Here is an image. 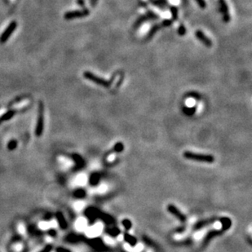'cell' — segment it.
<instances>
[{"instance_id": "obj_1", "label": "cell", "mask_w": 252, "mask_h": 252, "mask_svg": "<svg viewBox=\"0 0 252 252\" xmlns=\"http://www.w3.org/2000/svg\"><path fill=\"white\" fill-rule=\"evenodd\" d=\"M44 128V104L42 101L38 104V120H37L36 128H35V136L40 137L43 132Z\"/></svg>"}, {"instance_id": "obj_2", "label": "cell", "mask_w": 252, "mask_h": 252, "mask_svg": "<svg viewBox=\"0 0 252 252\" xmlns=\"http://www.w3.org/2000/svg\"><path fill=\"white\" fill-rule=\"evenodd\" d=\"M184 156L186 158H188V159H190V160H196L199 161V162H208V163H211L215 160L214 157L210 155V154H196V153L189 152V151L184 152Z\"/></svg>"}, {"instance_id": "obj_3", "label": "cell", "mask_w": 252, "mask_h": 252, "mask_svg": "<svg viewBox=\"0 0 252 252\" xmlns=\"http://www.w3.org/2000/svg\"><path fill=\"white\" fill-rule=\"evenodd\" d=\"M83 77L87 80L94 82V83L97 84L99 86L104 87H109L110 85H111V81L106 80L104 78H100V77L97 76V75H96V74H94L92 72H89V71L84 72Z\"/></svg>"}, {"instance_id": "obj_4", "label": "cell", "mask_w": 252, "mask_h": 252, "mask_svg": "<svg viewBox=\"0 0 252 252\" xmlns=\"http://www.w3.org/2000/svg\"><path fill=\"white\" fill-rule=\"evenodd\" d=\"M159 19V16L158 15H157L156 13H154V12L152 11H148V12H146V14L142 15L140 16L137 20H136V22L134 23V25H133V28L135 30L138 29L139 27L142 25L144 24V22L148 21V20H157Z\"/></svg>"}, {"instance_id": "obj_5", "label": "cell", "mask_w": 252, "mask_h": 252, "mask_svg": "<svg viewBox=\"0 0 252 252\" xmlns=\"http://www.w3.org/2000/svg\"><path fill=\"white\" fill-rule=\"evenodd\" d=\"M89 11L86 8L82 10H76V11H70L64 13V17L65 20H73L75 18H79V17H84L89 15Z\"/></svg>"}, {"instance_id": "obj_6", "label": "cell", "mask_w": 252, "mask_h": 252, "mask_svg": "<svg viewBox=\"0 0 252 252\" xmlns=\"http://www.w3.org/2000/svg\"><path fill=\"white\" fill-rule=\"evenodd\" d=\"M16 25H17V24H16V21L11 22L9 25L7 27L6 30H4L3 33L0 36V42L1 43H4L5 42H7V40L9 38V37L12 35V33L14 32V30H16Z\"/></svg>"}, {"instance_id": "obj_7", "label": "cell", "mask_w": 252, "mask_h": 252, "mask_svg": "<svg viewBox=\"0 0 252 252\" xmlns=\"http://www.w3.org/2000/svg\"><path fill=\"white\" fill-rule=\"evenodd\" d=\"M220 4V10L223 14V20L224 22H228L230 20V15L228 12V8L225 0H219Z\"/></svg>"}, {"instance_id": "obj_8", "label": "cell", "mask_w": 252, "mask_h": 252, "mask_svg": "<svg viewBox=\"0 0 252 252\" xmlns=\"http://www.w3.org/2000/svg\"><path fill=\"white\" fill-rule=\"evenodd\" d=\"M195 36H196V38H198V40L203 43L204 46L207 47V48H210L212 46L211 40L201 30H197L195 32Z\"/></svg>"}, {"instance_id": "obj_9", "label": "cell", "mask_w": 252, "mask_h": 252, "mask_svg": "<svg viewBox=\"0 0 252 252\" xmlns=\"http://www.w3.org/2000/svg\"><path fill=\"white\" fill-rule=\"evenodd\" d=\"M168 210H169L172 215H174L176 218H178L179 220H181V221H185V220H186L185 216H184V215L178 210V209L176 208L175 206L169 205V206H168Z\"/></svg>"}, {"instance_id": "obj_10", "label": "cell", "mask_w": 252, "mask_h": 252, "mask_svg": "<svg viewBox=\"0 0 252 252\" xmlns=\"http://www.w3.org/2000/svg\"><path fill=\"white\" fill-rule=\"evenodd\" d=\"M150 2L154 6L157 7L159 9H162V10H165L167 8L168 0H150Z\"/></svg>"}, {"instance_id": "obj_11", "label": "cell", "mask_w": 252, "mask_h": 252, "mask_svg": "<svg viewBox=\"0 0 252 252\" xmlns=\"http://www.w3.org/2000/svg\"><path fill=\"white\" fill-rule=\"evenodd\" d=\"M56 217L57 221H58V224L59 225H60V228H61V229H65V228H67V225H68V224H67V222H66L65 219H64L62 213L58 211L56 214Z\"/></svg>"}, {"instance_id": "obj_12", "label": "cell", "mask_w": 252, "mask_h": 252, "mask_svg": "<svg viewBox=\"0 0 252 252\" xmlns=\"http://www.w3.org/2000/svg\"><path fill=\"white\" fill-rule=\"evenodd\" d=\"M161 28H162V25H161V24L154 25L152 28L150 29L148 34H147V36H146L147 39H150V38H152L154 36V34L157 33V31H158V30H160Z\"/></svg>"}, {"instance_id": "obj_13", "label": "cell", "mask_w": 252, "mask_h": 252, "mask_svg": "<svg viewBox=\"0 0 252 252\" xmlns=\"http://www.w3.org/2000/svg\"><path fill=\"white\" fill-rule=\"evenodd\" d=\"M15 111L14 110H8V112H6L4 114H3V116L1 117V120L2 121H8L10 120L11 118H13L15 115Z\"/></svg>"}, {"instance_id": "obj_14", "label": "cell", "mask_w": 252, "mask_h": 252, "mask_svg": "<svg viewBox=\"0 0 252 252\" xmlns=\"http://www.w3.org/2000/svg\"><path fill=\"white\" fill-rule=\"evenodd\" d=\"M170 12L171 14L172 20H176L178 18V8H176V6H171L170 8Z\"/></svg>"}, {"instance_id": "obj_15", "label": "cell", "mask_w": 252, "mask_h": 252, "mask_svg": "<svg viewBox=\"0 0 252 252\" xmlns=\"http://www.w3.org/2000/svg\"><path fill=\"white\" fill-rule=\"evenodd\" d=\"M17 145H18V143H17V141H16V140H10V141H9L8 144V150H10V151H13V150L16 149V147H17Z\"/></svg>"}, {"instance_id": "obj_16", "label": "cell", "mask_w": 252, "mask_h": 252, "mask_svg": "<svg viewBox=\"0 0 252 252\" xmlns=\"http://www.w3.org/2000/svg\"><path fill=\"white\" fill-rule=\"evenodd\" d=\"M178 34L180 35V36H184V34H186V28H185V26L183 25H180V26H179L178 28Z\"/></svg>"}, {"instance_id": "obj_17", "label": "cell", "mask_w": 252, "mask_h": 252, "mask_svg": "<svg viewBox=\"0 0 252 252\" xmlns=\"http://www.w3.org/2000/svg\"><path fill=\"white\" fill-rule=\"evenodd\" d=\"M172 21L173 20L166 19V20H162V22L161 23V25H162V27H169V26H171L172 25Z\"/></svg>"}, {"instance_id": "obj_18", "label": "cell", "mask_w": 252, "mask_h": 252, "mask_svg": "<svg viewBox=\"0 0 252 252\" xmlns=\"http://www.w3.org/2000/svg\"><path fill=\"white\" fill-rule=\"evenodd\" d=\"M73 158H74V161H75V162H76L77 164L78 165H82V158H81L79 155H78V154H74V156H73Z\"/></svg>"}, {"instance_id": "obj_19", "label": "cell", "mask_w": 252, "mask_h": 252, "mask_svg": "<svg viewBox=\"0 0 252 252\" xmlns=\"http://www.w3.org/2000/svg\"><path fill=\"white\" fill-rule=\"evenodd\" d=\"M74 195H75L77 198H83V197L85 196V192L82 189H78L75 191Z\"/></svg>"}, {"instance_id": "obj_20", "label": "cell", "mask_w": 252, "mask_h": 252, "mask_svg": "<svg viewBox=\"0 0 252 252\" xmlns=\"http://www.w3.org/2000/svg\"><path fill=\"white\" fill-rule=\"evenodd\" d=\"M195 1H196L198 6L200 7V8L204 9V8H206V3L205 0H195Z\"/></svg>"}, {"instance_id": "obj_21", "label": "cell", "mask_w": 252, "mask_h": 252, "mask_svg": "<svg viewBox=\"0 0 252 252\" xmlns=\"http://www.w3.org/2000/svg\"><path fill=\"white\" fill-rule=\"evenodd\" d=\"M52 244H48L42 250H41L39 252H51L52 250Z\"/></svg>"}, {"instance_id": "obj_22", "label": "cell", "mask_w": 252, "mask_h": 252, "mask_svg": "<svg viewBox=\"0 0 252 252\" xmlns=\"http://www.w3.org/2000/svg\"><path fill=\"white\" fill-rule=\"evenodd\" d=\"M188 96H189L190 98L197 99V100H199V99H200V96H199L197 92H190V93H188Z\"/></svg>"}, {"instance_id": "obj_23", "label": "cell", "mask_w": 252, "mask_h": 252, "mask_svg": "<svg viewBox=\"0 0 252 252\" xmlns=\"http://www.w3.org/2000/svg\"><path fill=\"white\" fill-rule=\"evenodd\" d=\"M48 234L50 237L55 238V237H56V235H57V232H56V231L55 230V229H53V228H51V229H49V230L48 231Z\"/></svg>"}, {"instance_id": "obj_24", "label": "cell", "mask_w": 252, "mask_h": 252, "mask_svg": "<svg viewBox=\"0 0 252 252\" xmlns=\"http://www.w3.org/2000/svg\"><path fill=\"white\" fill-rule=\"evenodd\" d=\"M56 252H71L70 250L68 249L64 248V247H61V246H58L56 248Z\"/></svg>"}, {"instance_id": "obj_25", "label": "cell", "mask_w": 252, "mask_h": 252, "mask_svg": "<svg viewBox=\"0 0 252 252\" xmlns=\"http://www.w3.org/2000/svg\"><path fill=\"white\" fill-rule=\"evenodd\" d=\"M122 224H123V225H124L125 227H126V228H131V223L128 221L127 220H125L123 222H122Z\"/></svg>"}, {"instance_id": "obj_26", "label": "cell", "mask_w": 252, "mask_h": 252, "mask_svg": "<svg viewBox=\"0 0 252 252\" xmlns=\"http://www.w3.org/2000/svg\"><path fill=\"white\" fill-rule=\"evenodd\" d=\"M77 3L80 7L82 8H84V5H85V3H84V0H77Z\"/></svg>"}, {"instance_id": "obj_27", "label": "cell", "mask_w": 252, "mask_h": 252, "mask_svg": "<svg viewBox=\"0 0 252 252\" xmlns=\"http://www.w3.org/2000/svg\"><path fill=\"white\" fill-rule=\"evenodd\" d=\"M98 2V0H91V4L92 7H95Z\"/></svg>"}, {"instance_id": "obj_28", "label": "cell", "mask_w": 252, "mask_h": 252, "mask_svg": "<svg viewBox=\"0 0 252 252\" xmlns=\"http://www.w3.org/2000/svg\"><path fill=\"white\" fill-rule=\"evenodd\" d=\"M106 190V186L105 185H101V186L100 187V192H104Z\"/></svg>"}, {"instance_id": "obj_29", "label": "cell", "mask_w": 252, "mask_h": 252, "mask_svg": "<svg viewBox=\"0 0 252 252\" xmlns=\"http://www.w3.org/2000/svg\"><path fill=\"white\" fill-rule=\"evenodd\" d=\"M215 227H216V228H220V227H221V224H220V222H216V224H215Z\"/></svg>"}, {"instance_id": "obj_30", "label": "cell", "mask_w": 252, "mask_h": 252, "mask_svg": "<svg viewBox=\"0 0 252 252\" xmlns=\"http://www.w3.org/2000/svg\"><path fill=\"white\" fill-rule=\"evenodd\" d=\"M108 159H109V161H113V160H114V155H113V154H112L111 156L109 157Z\"/></svg>"}, {"instance_id": "obj_31", "label": "cell", "mask_w": 252, "mask_h": 252, "mask_svg": "<svg viewBox=\"0 0 252 252\" xmlns=\"http://www.w3.org/2000/svg\"><path fill=\"white\" fill-rule=\"evenodd\" d=\"M1 122H2V120H1V118H0V124H1Z\"/></svg>"}]
</instances>
